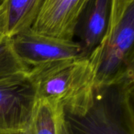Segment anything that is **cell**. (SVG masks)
Listing matches in <instances>:
<instances>
[{"instance_id":"obj_1","label":"cell","mask_w":134,"mask_h":134,"mask_svg":"<svg viewBox=\"0 0 134 134\" xmlns=\"http://www.w3.org/2000/svg\"><path fill=\"white\" fill-rule=\"evenodd\" d=\"M27 73L35 86L38 100L57 104L64 114L81 115L92 103L96 67L90 55L32 68Z\"/></svg>"},{"instance_id":"obj_2","label":"cell","mask_w":134,"mask_h":134,"mask_svg":"<svg viewBox=\"0 0 134 134\" xmlns=\"http://www.w3.org/2000/svg\"><path fill=\"white\" fill-rule=\"evenodd\" d=\"M134 74L95 86L92 103L79 115L64 113L72 134H134Z\"/></svg>"},{"instance_id":"obj_3","label":"cell","mask_w":134,"mask_h":134,"mask_svg":"<svg viewBox=\"0 0 134 134\" xmlns=\"http://www.w3.org/2000/svg\"><path fill=\"white\" fill-rule=\"evenodd\" d=\"M134 0H111L108 28L91 53L96 86L115 83L134 74Z\"/></svg>"},{"instance_id":"obj_4","label":"cell","mask_w":134,"mask_h":134,"mask_svg":"<svg viewBox=\"0 0 134 134\" xmlns=\"http://www.w3.org/2000/svg\"><path fill=\"white\" fill-rule=\"evenodd\" d=\"M35 86L27 72L0 80V133L28 130L37 103Z\"/></svg>"},{"instance_id":"obj_5","label":"cell","mask_w":134,"mask_h":134,"mask_svg":"<svg viewBox=\"0 0 134 134\" xmlns=\"http://www.w3.org/2000/svg\"><path fill=\"white\" fill-rule=\"evenodd\" d=\"M9 39L13 53L27 71L52 62L82 58V48L74 39L42 35L31 28Z\"/></svg>"},{"instance_id":"obj_6","label":"cell","mask_w":134,"mask_h":134,"mask_svg":"<svg viewBox=\"0 0 134 134\" xmlns=\"http://www.w3.org/2000/svg\"><path fill=\"white\" fill-rule=\"evenodd\" d=\"M90 0H43L31 26L39 34L73 40L80 15Z\"/></svg>"},{"instance_id":"obj_7","label":"cell","mask_w":134,"mask_h":134,"mask_svg":"<svg viewBox=\"0 0 134 134\" xmlns=\"http://www.w3.org/2000/svg\"><path fill=\"white\" fill-rule=\"evenodd\" d=\"M111 0H90L78 21L75 36L82 48V58H88L102 41L108 24Z\"/></svg>"},{"instance_id":"obj_8","label":"cell","mask_w":134,"mask_h":134,"mask_svg":"<svg viewBox=\"0 0 134 134\" xmlns=\"http://www.w3.org/2000/svg\"><path fill=\"white\" fill-rule=\"evenodd\" d=\"M42 2L43 0H3L2 6L5 12L6 36L11 38L30 29Z\"/></svg>"},{"instance_id":"obj_9","label":"cell","mask_w":134,"mask_h":134,"mask_svg":"<svg viewBox=\"0 0 134 134\" xmlns=\"http://www.w3.org/2000/svg\"><path fill=\"white\" fill-rule=\"evenodd\" d=\"M63 108L46 100H38L28 132L30 134H60Z\"/></svg>"},{"instance_id":"obj_10","label":"cell","mask_w":134,"mask_h":134,"mask_svg":"<svg viewBox=\"0 0 134 134\" xmlns=\"http://www.w3.org/2000/svg\"><path fill=\"white\" fill-rule=\"evenodd\" d=\"M24 72H27V70L13 53L10 39L5 36L0 41V80Z\"/></svg>"},{"instance_id":"obj_11","label":"cell","mask_w":134,"mask_h":134,"mask_svg":"<svg viewBox=\"0 0 134 134\" xmlns=\"http://www.w3.org/2000/svg\"><path fill=\"white\" fill-rule=\"evenodd\" d=\"M6 36L5 35V12L2 5L0 6V41Z\"/></svg>"},{"instance_id":"obj_12","label":"cell","mask_w":134,"mask_h":134,"mask_svg":"<svg viewBox=\"0 0 134 134\" xmlns=\"http://www.w3.org/2000/svg\"><path fill=\"white\" fill-rule=\"evenodd\" d=\"M60 134H72L71 131L68 129L65 122H64V118L63 117L61 123H60Z\"/></svg>"},{"instance_id":"obj_13","label":"cell","mask_w":134,"mask_h":134,"mask_svg":"<svg viewBox=\"0 0 134 134\" xmlns=\"http://www.w3.org/2000/svg\"><path fill=\"white\" fill-rule=\"evenodd\" d=\"M0 134H30L28 132V130L24 131H15V132H2Z\"/></svg>"},{"instance_id":"obj_14","label":"cell","mask_w":134,"mask_h":134,"mask_svg":"<svg viewBox=\"0 0 134 134\" xmlns=\"http://www.w3.org/2000/svg\"><path fill=\"white\" fill-rule=\"evenodd\" d=\"M2 1H3V0H0V6L2 5Z\"/></svg>"}]
</instances>
